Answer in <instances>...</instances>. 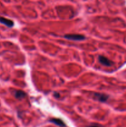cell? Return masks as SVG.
<instances>
[{"instance_id":"cell-1","label":"cell","mask_w":126,"mask_h":127,"mask_svg":"<svg viewBox=\"0 0 126 127\" xmlns=\"http://www.w3.org/2000/svg\"><path fill=\"white\" fill-rule=\"evenodd\" d=\"M64 37L66 39L74 41H82L85 39V36L80 34H66Z\"/></svg>"},{"instance_id":"cell-2","label":"cell","mask_w":126,"mask_h":127,"mask_svg":"<svg viewBox=\"0 0 126 127\" xmlns=\"http://www.w3.org/2000/svg\"><path fill=\"white\" fill-rule=\"evenodd\" d=\"M109 96L106 94H101V93H94L93 94V99L98 100L101 102H105L108 100Z\"/></svg>"},{"instance_id":"cell-3","label":"cell","mask_w":126,"mask_h":127,"mask_svg":"<svg viewBox=\"0 0 126 127\" xmlns=\"http://www.w3.org/2000/svg\"><path fill=\"white\" fill-rule=\"evenodd\" d=\"M98 61L101 64L106 66H111L113 64V62L104 56L100 55L98 56Z\"/></svg>"},{"instance_id":"cell-4","label":"cell","mask_w":126,"mask_h":127,"mask_svg":"<svg viewBox=\"0 0 126 127\" xmlns=\"http://www.w3.org/2000/svg\"><path fill=\"white\" fill-rule=\"evenodd\" d=\"M0 23L7 26V27H10V28L14 27V23L12 20L5 18L4 17H1V16H0Z\"/></svg>"},{"instance_id":"cell-5","label":"cell","mask_w":126,"mask_h":127,"mask_svg":"<svg viewBox=\"0 0 126 127\" xmlns=\"http://www.w3.org/2000/svg\"><path fill=\"white\" fill-rule=\"evenodd\" d=\"M14 95L15 97L17 99H19L21 100L22 99H24L26 96H27V94L25 93H24L23 91L21 90H16L14 91Z\"/></svg>"},{"instance_id":"cell-6","label":"cell","mask_w":126,"mask_h":127,"mask_svg":"<svg viewBox=\"0 0 126 127\" xmlns=\"http://www.w3.org/2000/svg\"><path fill=\"white\" fill-rule=\"evenodd\" d=\"M49 122L55 124L57 126H59L61 127H66V125H65V124L64 123V122L60 119H55V118H54V119H51L50 120H49Z\"/></svg>"},{"instance_id":"cell-7","label":"cell","mask_w":126,"mask_h":127,"mask_svg":"<svg viewBox=\"0 0 126 127\" xmlns=\"http://www.w3.org/2000/svg\"><path fill=\"white\" fill-rule=\"evenodd\" d=\"M88 127H105L102 126V125H98V124H93V125H90V126H88Z\"/></svg>"},{"instance_id":"cell-8","label":"cell","mask_w":126,"mask_h":127,"mask_svg":"<svg viewBox=\"0 0 126 127\" xmlns=\"http://www.w3.org/2000/svg\"><path fill=\"white\" fill-rule=\"evenodd\" d=\"M53 95H54V96L56 98H58V97H59V96H60V95H59V93H56V92L54 93V94H53Z\"/></svg>"}]
</instances>
